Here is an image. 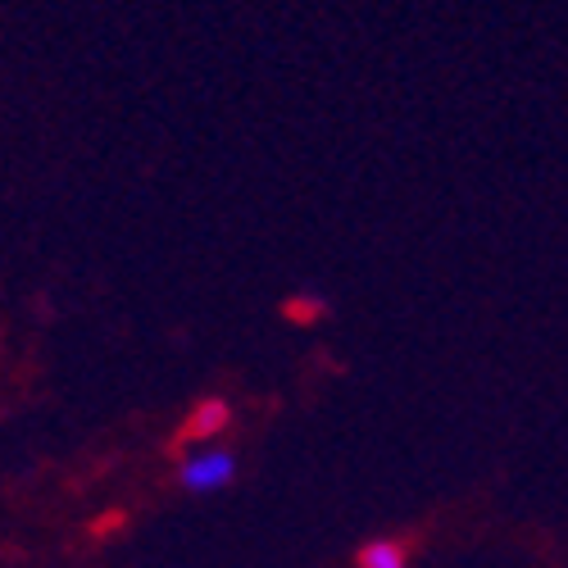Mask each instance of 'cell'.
Returning a JSON list of instances; mask_svg holds the SVG:
<instances>
[{"mask_svg":"<svg viewBox=\"0 0 568 568\" xmlns=\"http://www.w3.org/2000/svg\"><path fill=\"white\" fill-rule=\"evenodd\" d=\"M359 568H405V550L396 541H373V546H364Z\"/></svg>","mask_w":568,"mask_h":568,"instance_id":"3","label":"cell"},{"mask_svg":"<svg viewBox=\"0 0 568 568\" xmlns=\"http://www.w3.org/2000/svg\"><path fill=\"white\" fill-rule=\"evenodd\" d=\"M227 418H232L227 400H219V396H205V400L192 409V418L182 423V442H210V437H219V433L227 428Z\"/></svg>","mask_w":568,"mask_h":568,"instance_id":"2","label":"cell"},{"mask_svg":"<svg viewBox=\"0 0 568 568\" xmlns=\"http://www.w3.org/2000/svg\"><path fill=\"white\" fill-rule=\"evenodd\" d=\"M232 473H236V459H232V450H201V455H192L182 464V487L186 491H219V487H227L232 483Z\"/></svg>","mask_w":568,"mask_h":568,"instance_id":"1","label":"cell"},{"mask_svg":"<svg viewBox=\"0 0 568 568\" xmlns=\"http://www.w3.org/2000/svg\"><path fill=\"white\" fill-rule=\"evenodd\" d=\"M282 314L296 318V323H314V318L327 314V301H318V296H292L287 305H282Z\"/></svg>","mask_w":568,"mask_h":568,"instance_id":"4","label":"cell"}]
</instances>
